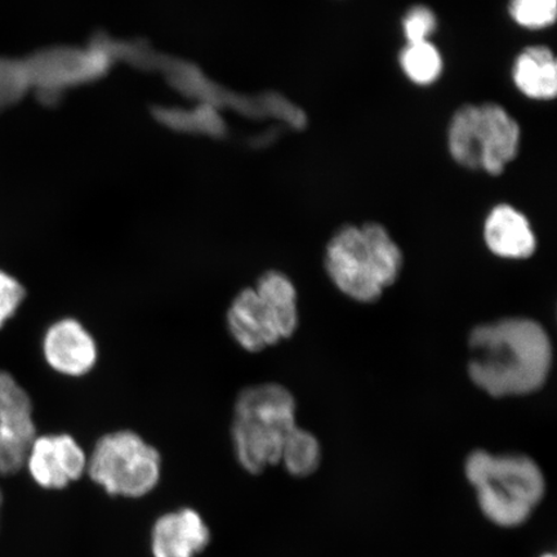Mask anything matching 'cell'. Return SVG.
I'll return each instance as SVG.
<instances>
[{
    "label": "cell",
    "instance_id": "obj_1",
    "mask_svg": "<svg viewBox=\"0 0 557 557\" xmlns=\"http://www.w3.org/2000/svg\"><path fill=\"white\" fill-rule=\"evenodd\" d=\"M469 375L493 398L539 392L553 367V345L535 320L507 318L475 326L469 338Z\"/></svg>",
    "mask_w": 557,
    "mask_h": 557
},
{
    "label": "cell",
    "instance_id": "obj_2",
    "mask_svg": "<svg viewBox=\"0 0 557 557\" xmlns=\"http://www.w3.org/2000/svg\"><path fill=\"white\" fill-rule=\"evenodd\" d=\"M403 253L385 226L367 222L339 227L325 249V270L348 298L377 301L383 290L398 281Z\"/></svg>",
    "mask_w": 557,
    "mask_h": 557
},
{
    "label": "cell",
    "instance_id": "obj_3",
    "mask_svg": "<svg viewBox=\"0 0 557 557\" xmlns=\"http://www.w3.org/2000/svg\"><path fill=\"white\" fill-rule=\"evenodd\" d=\"M465 472L483 513L499 527L524 524L545 496V476L527 456L475 450L466 459Z\"/></svg>",
    "mask_w": 557,
    "mask_h": 557
},
{
    "label": "cell",
    "instance_id": "obj_4",
    "mask_svg": "<svg viewBox=\"0 0 557 557\" xmlns=\"http://www.w3.org/2000/svg\"><path fill=\"white\" fill-rule=\"evenodd\" d=\"M296 426V400L288 388L262 383L243 389L232 429L236 458L250 473L281 463L285 438Z\"/></svg>",
    "mask_w": 557,
    "mask_h": 557
},
{
    "label": "cell",
    "instance_id": "obj_5",
    "mask_svg": "<svg viewBox=\"0 0 557 557\" xmlns=\"http://www.w3.org/2000/svg\"><path fill=\"white\" fill-rule=\"evenodd\" d=\"M447 146L462 169L497 177L519 156L520 124L498 102L465 103L450 117Z\"/></svg>",
    "mask_w": 557,
    "mask_h": 557
},
{
    "label": "cell",
    "instance_id": "obj_6",
    "mask_svg": "<svg viewBox=\"0 0 557 557\" xmlns=\"http://www.w3.org/2000/svg\"><path fill=\"white\" fill-rule=\"evenodd\" d=\"M159 451L134 431L104 435L87 461L90 479L111 496L143 497L160 478Z\"/></svg>",
    "mask_w": 557,
    "mask_h": 557
},
{
    "label": "cell",
    "instance_id": "obj_7",
    "mask_svg": "<svg viewBox=\"0 0 557 557\" xmlns=\"http://www.w3.org/2000/svg\"><path fill=\"white\" fill-rule=\"evenodd\" d=\"M88 458L73 436H37L26 459L34 482L46 490H62L87 470Z\"/></svg>",
    "mask_w": 557,
    "mask_h": 557
},
{
    "label": "cell",
    "instance_id": "obj_8",
    "mask_svg": "<svg viewBox=\"0 0 557 557\" xmlns=\"http://www.w3.org/2000/svg\"><path fill=\"white\" fill-rule=\"evenodd\" d=\"M227 329L235 343L249 352H260L287 339L277 313L255 288H246L227 310Z\"/></svg>",
    "mask_w": 557,
    "mask_h": 557
},
{
    "label": "cell",
    "instance_id": "obj_9",
    "mask_svg": "<svg viewBox=\"0 0 557 557\" xmlns=\"http://www.w3.org/2000/svg\"><path fill=\"white\" fill-rule=\"evenodd\" d=\"M44 354L48 366L69 377H82L97 361L96 341L78 320L53 323L45 334Z\"/></svg>",
    "mask_w": 557,
    "mask_h": 557
},
{
    "label": "cell",
    "instance_id": "obj_10",
    "mask_svg": "<svg viewBox=\"0 0 557 557\" xmlns=\"http://www.w3.org/2000/svg\"><path fill=\"white\" fill-rule=\"evenodd\" d=\"M484 240L493 255L507 260L529 259L537 249V238L527 215L506 203L487 213Z\"/></svg>",
    "mask_w": 557,
    "mask_h": 557
},
{
    "label": "cell",
    "instance_id": "obj_11",
    "mask_svg": "<svg viewBox=\"0 0 557 557\" xmlns=\"http://www.w3.org/2000/svg\"><path fill=\"white\" fill-rule=\"evenodd\" d=\"M209 542V531L197 511L185 508L164 515L152 531L154 557H195Z\"/></svg>",
    "mask_w": 557,
    "mask_h": 557
},
{
    "label": "cell",
    "instance_id": "obj_12",
    "mask_svg": "<svg viewBox=\"0 0 557 557\" xmlns=\"http://www.w3.org/2000/svg\"><path fill=\"white\" fill-rule=\"evenodd\" d=\"M511 76L515 87L529 100L552 101L557 95V62L547 46H529L520 51Z\"/></svg>",
    "mask_w": 557,
    "mask_h": 557
},
{
    "label": "cell",
    "instance_id": "obj_13",
    "mask_svg": "<svg viewBox=\"0 0 557 557\" xmlns=\"http://www.w3.org/2000/svg\"><path fill=\"white\" fill-rule=\"evenodd\" d=\"M0 435L29 449L37 437L30 396L4 371H0Z\"/></svg>",
    "mask_w": 557,
    "mask_h": 557
},
{
    "label": "cell",
    "instance_id": "obj_14",
    "mask_svg": "<svg viewBox=\"0 0 557 557\" xmlns=\"http://www.w3.org/2000/svg\"><path fill=\"white\" fill-rule=\"evenodd\" d=\"M255 290L277 313L287 338L294 336L298 326L297 290L290 278L281 271H267L257 281Z\"/></svg>",
    "mask_w": 557,
    "mask_h": 557
},
{
    "label": "cell",
    "instance_id": "obj_15",
    "mask_svg": "<svg viewBox=\"0 0 557 557\" xmlns=\"http://www.w3.org/2000/svg\"><path fill=\"white\" fill-rule=\"evenodd\" d=\"M401 72L416 86L434 85L443 74L444 59L438 48L429 41L407 44L399 54Z\"/></svg>",
    "mask_w": 557,
    "mask_h": 557
},
{
    "label": "cell",
    "instance_id": "obj_16",
    "mask_svg": "<svg viewBox=\"0 0 557 557\" xmlns=\"http://www.w3.org/2000/svg\"><path fill=\"white\" fill-rule=\"evenodd\" d=\"M322 461V447L310 431L296 426L285 438L281 462L290 475L305 478L312 475Z\"/></svg>",
    "mask_w": 557,
    "mask_h": 557
},
{
    "label": "cell",
    "instance_id": "obj_17",
    "mask_svg": "<svg viewBox=\"0 0 557 557\" xmlns=\"http://www.w3.org/2000/svg\"><path fill=\"white\" fill-rule=\"evenodd\" d=\"M507 10L522 29L545 30L556 23L557 0H510Z\"/></svg>",
    "mask_w": 557,
    "mask_h": 557
},
{
    "label": "cell",
    "instance_id": "obj_18",
    "mask_svg": "<svg viewBox=\"0 0 557 557\" xmlns=\"http://www.w3.org/2000/svg\"><path fill=\"white\" fill-rule=\"evenodd\" d=\"M438 20L433 9L424 4L410 7L401 20V29L407 44L429 41L436 33Z\"/></svg>",
    "mask_w": 557,
    "mask_h": 557
},
{
    "label": "cell",
    "instance_id": "obj_19",
    "mask_svg": "<svg viewBox=\"0 0 557 557\" xmlns=\"http://www.w3.org/2000/svg\"><path fill=\"white\" fill-rule=\"evenodd\" d=\"M26 297V289L16 277L0 270V330L18 311Z\"/></svg>",
    "mask_w": 557,
    "mask_h": 557
},
{
    "label": "cell",
    "instance_id": "obj_20",
    "mask_svg": "<svg viewBox=\"0 0 557 557\" xmlns=\"http://www.w3.org/2000/svg\"><path fill=\"white\" fill-rule=\"evenodd\" d=\"M29 450V448L0 435V475H15L21 469L25 468Z\"/></svg>",
    "mask_w": 557,
    "mask_h": 557
},
{
    "label": "cell",
    "instance_id": "obj_21",
    "mask_svg": "<svg viewBox=\"0 0 557 557\" xmlns=\"http://www.w3.org/2000/svg\"><path fill=\"white\" fill-rule=\"evenodd\" d=\"M2 504H3V496H2V492H0V510H2Z\"/></svg>",
    "mask_w": 557,
    "mask_h": 557
},
{
    "label": "cell",
    "instance_id": "obj_22",
    "mask_svg": "<svg viewBox=\"0 0 557 557\" xmlns=\"http://www.w3.org/2000/svg\"><path fill=\"white\" fill-rule=\"evenodd\" d=\"M542 557H556L555 555H552V554H547L545 556H542Z\"/></svg>",
    "mask_w": 557,
    "mask_h": 557
}]
</instances>
